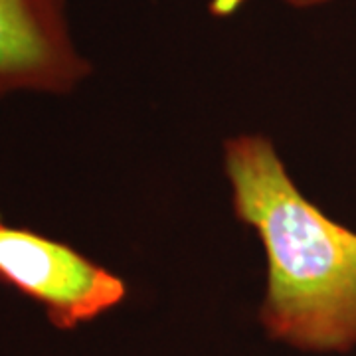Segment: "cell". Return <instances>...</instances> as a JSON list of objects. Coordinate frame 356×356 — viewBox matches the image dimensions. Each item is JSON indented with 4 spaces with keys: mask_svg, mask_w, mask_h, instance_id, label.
<instances>
[{
    "mask_svg": "<svg viewBox=\"0 0 356 356\" xmlns=\"http://www.w3.org/2000/svg\"><path fill=\"white\" fill-rule=\"evenodd\" d=\"M238 218L257 229L269 261L259 318L267 334L299 350L356 346V234L327 218L287 175L264 137L226 143Z\"/></svg>",
    "mask_w": 356,
    "mask_h": 356,
    "instance_id": "obj_1",
    "label": "cell"
},
{
    "mask_svg": "<svg viewBox=\"0 0 356 356\" xmlns=\"http://www.w3.org/2000/svg\"><path fill=\"white\" fill-rule=\"evenodd\" d=\"M0 283L44 307L56 329L72 331L117 307L125 281L67 243L0 226Z\"/></svg>",
    "mask_w": 356,
    "mask_h": 356,
    "instance_id": "obj_2",
    "label": "cell"
},
{
    "mask_svg": "<svg viewBox=\"0 0 356 356\" xmlns=\"http://www.w3.org/2000/svg\"><path fill=\"white\" fill-rule=\"evenodd\" d=\"M88 74L65 0H0V97L20 89L67 93Z\"/></svg>",
    "mask_w": 356,
    "mask_h": 356,
    "instance_id": "obj_3",
    "label": "cell"
},
{
    "mask_svg": "<svg viewBox=\"0 0 356 356\" xmlns=\"http://www.w3.org/2000/svg\"><path fill=\"white\" fill-rule=\"evenodd\" d=\"M243 0H216L214 2V13L218 14H229L232 10H236ZM287 4H291L295 8H311V6H318V4H325L327 0H283Z\"/></svg>",
    "mask_w": 356,
    "mask_h": 356,
    "instance_id": "obj_4",
    "label": "cell"
},
{
    "mask_svg": "<svg viewBox=\"0 0 356 356\" xmlns=\"http://www.w3.org/2000/svg\"><path fill=\"white\" fill-rule=\"evenodd\" d=\"M0 226H2V222H0Z\"/></svg>",
    "mask_w": 356,
    "mask_h": 356,
    "instance_id": "obj_5",
    "label": "cell"
}]
</instances>
